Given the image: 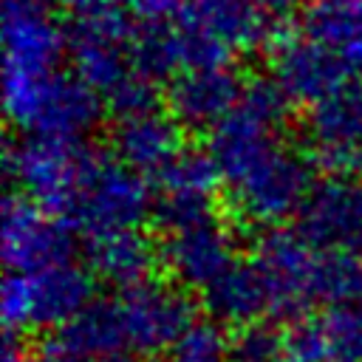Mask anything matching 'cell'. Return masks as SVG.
<instances>
[{
  "instance_id": "cell-1",
  "label": "cell",
  "mask_w": 362,
  "mask_h": 362,
  "mask_svg": "<svg viewBox=\"0 0 362 362\" xmlns=\"http://www.w3.org/2000/svg\"><path fill=\"white\" fill-rule=\"evenodd\" d=\"M212 156L240 221L274 226L300 212L314 178L308 156L280 139V127L238 105L209 130Z\"/></svg>"
},
{
  "instance_id": "cell-2",
  "label": "cell",
  "mask_w": 362,
  "mask_h": 362,
  "mask_svg": "<svg viewBox=\"0 0 362 362\" xmlns=\"http://www.w3.org/2000/svg\"><path fill=\"white\" fill-rule=\"evenodd\" d=\"M153 209L156 201L150 195L147 178L139 170L127 167L116 156L107 158L90 150L62 221L79 232L99 235L113 229H139Z\"/></svg>"
},
{
  "instance_id": "cell-3",
  "label": "cell",
  "mask_w": 362,
  "mask_h": 362,
  "mask_svg": "<svg viewBox=\"0 0 362 362\" xmlns=\"http://www.w3.org/2000/svg\"><path fill=\"white\" fill-rule=\"evenodd\" d=\"M93 272L76 263H57L40 272H8L0 288L6 334L28 328H62L93 300Z\"/></svg>"
},
{
  "instance_id": "cell-4",
  "label": "cell",
  "mask_w": 362,
  "mask_h": 362,
  "mask_svg": "<svg viewBox=\"0 0 362 362\" xmlns=\"http://www.w3.org/2000/svg\"><path fill=\"white\" fill-rule=\"evenodd\" d=\"M102 99L93 93L74 71H59L57 76L31 85L25 90L8 93L6 113L25 133L57 141H82V136L99 122Z\"/></svg>"
},
{
  "instance_id": "cell-5",
  "label": "cell",
  "mask_w": 362,
  "mask_h": 362,
  "mask_svg": "<svg viewBox=\"0 0 362 362\" xmlns=\"http://www.w3.org/2000/svg\"><path fill=\"white\" fill-rule=\"evenodd\" d=\"M308 158L322 173L356 175L362 170V79H348L308 105L303 119Z\"/></svg>"
},
{
  "instance_id": "cell-6",
  "label": "cell",
  "mask_w": 362,
  "mask_h": 362,
  "mask_svg": "<svg viewBox=\"0 0 362 362\" xmlns=\"http://www.w3.org/2000/svg\"><path fill=\"white\" fill-rule=\"evenodd\" d=\"M88 156L90 150L82 141L25 136L8 150V175L17 181L23 195L62 218L79 187Z\"/></svg>"
},
{
  "instance_id": "cell-7",
  "label": "cell",
  "mask_w": 362,
  "mask_h": 362,
  "mask_svg": "<svg viewBox=\"0 0 362 362\" xmlns=\"http://www.w3.org/2000/svg\"><path fill=\"white\" fill-rule=\"evenodd\" d=\"M0 249L8 272H40L74 257V226L51 218L28 195H8L3 204Z\"/></svg>"
},
{
  "instance_id": "cell-8",
  "label": "cell",
  "mask_w": 362,
  "mask_h": 362,
  "mask_svg": "<svg viewBox=\"0 0 362 362\" xmlns=\"http://www.w3.org/2000/svg\"><path fill=\"white\" fill-rule=\"evenodd\" d=\"M314 249L297 229H269L255 246V263L269 288V314L272 317H300L314 300Z\"/></svg>"
},
{
  "instance_id": "cell-9",
  "label": "cell",
  "mask_w": 362,
  "mask_h": 362,
  "mask_svg": "<svg viewBox=\"0 0 362 362\" xmlns=\"http://www.w3.org/2000/svg\"><path fill=\"white\" fill-rule=\"evenodd\" d=\"M297 232L314 249H359L362 181L356 175L322 173L297 212Z\"/></svg>"
},
{
  "instance_id": "cell-10",
  "label": "cell",
  "mask_w": 362,
  "mask_h": 362,
  "mask_svg": "<svg viewBox=\"0 0 362 362\" xmlns=\"http://www.w3.org/2000/svg\"><path fill=\"white\" fill-rule=\"evenodd\" d=\"M119 305L124 317L127 348L139 354H156L161 348H170L195 320L192 300L181 288L156 280L124 288Z\"/></svg>"
},
{
  "instance_id": "cell-11",
  "label": "cell",
  "mask_w": 362,
  "mask_h": 362,
  "mask_svg": "<svg viewBox=\"0 0 362 362\" xmlns=\"http://www.w3.org/2000/svg\"><path fill=\"white\" fill-rule=\"evenodd\" d=\"M175 23L209 42L229 62L235 54L255 51L272 37L269 11L257 0H187Z\"/></svg>"
},
{
  "instance_id": "cell-12",
  "label": "cell",
  "mask_w": 362,
  "mask_h": 362,
  "mask_svg": "<svg viewBox=\"0 0 362 362\" xmlns=\"http://www.w3.org/2000/svg\"><path fill=\"white\" fill-rule=\"evenodd\" d=\"M348 71L334 51L311 40L303 28L280 34L272 45V79L291 102L311 105L348 82Z\"/></svg>"
},
{
  "instance_id": "cell-13",
  "label": "cell",
  "mask_w": 362,
  "mask_h": 362,
  "mask_svg": "<svg viewBox=\"0 0 362 362\" xmlns=\"http://www.w3.org/2000/svg\"><path fill=\"white\" fill-rule=\"evenodd\" d=\"M161 266L187 288H206L235 263V240L221 218L170 232L161 243Z\"/></svg>"
},
{
  "instance_id": "cell-14",
  "label": "cell",
  "mask_w": 362,
  "mask_h": 362,
  "mask_svg": "<svg viewBox=\"0 0 362 362\" xmlns=\"http://www.w3.org/2000/svg\"><path fill=\"white\" fill-rule=\"evenodd\" d=\"M184 124L173 113L144 110L136 116L116 119L113 124V156L141 175H161L184 153Z\"/></svg>"
},
{
  "instance_id": "cell-15",
  "label": "cell",
  "mask_w": 362,
  "mask_h": 362,
  "mask_svg": "<svg viewBox=\"0 0 362 362\" xmlns=\"http://www.w3.org/2000/svg\"><path fill=\"white\" fill-rule=\"evenodd\" d=\"M243 79L229 68H192L170 79L167 107L184 127L212 130L240 99Z\"/></svg>"
},
{
  "instance_id": "cell-16",
  "label": "cell",
  "mask_w": 362,
  "mask_h": 362,
  "mask_svg": "<svg viewBox=\"0 0 362 362\" xmlns=\"http://www.w3.org/2000/svg\"><path fill=\"white\" fill-rule=\"evenodd\" d=\"M88 269L113 286L130 288L144 280H150V272L161 255L144 238L139 229H113V232H99L88 235Z\"/></svg>"
},
{
  "instance_id": "cell-17",
  "label": "cell",
  "mask_w": 362,
  "mask_h": 362,
  "mask_svg": "<svg viewBox=\"0 0 362 362\" xmlns=\"http://www.w3.org/2000/svg\"><path fill=\"white\" fill-rule=\"evenodd\" d=\"M204 308L221 325H252L269 314V288L255 260L232 263L204 288Z\"/></svg>"
},
{
  "instance_id": "cell-18",
  "label": "cell",
  "mask_w": 362,
  "mask_h": 362,
  "mask_svg": "<svg viewBox=\"0 0 362 362\" xmlns=\"http://www.w3.org/2000/svg\"><path fill=\"white\" fill-rule=\"evenodd\" d=\"M300 28L334 51L351 76L362 79V0H308Z\"/></svg>"
},
{
  "instance_id": "cell-19",
  "label": "cell",
  "mask_w": 362,
  "mask_h": 362,
  "mask_svg": "<svg viewBox=\"0 0 362 362\" xmlns=\"http://www.w3.org/2000/svg\"><path fill=\"white\" fill-rule=\"evenodd\" d=\"M54 339L90 359L119 354L122 348H127L122 305L113 300H90L76 317L57 328Z\"/></svg>"
},
{
  "instance_id": "cell-20",
  "label": "cell",
  "mask_w": 362,
  "mask_h": 362,
  "mask_svg": "<svg viewBox=\"0 0 362 362\" xmlns=\"http://www.w3.org/2000/svg\"><path fill=\"white\" fill-rule=\"evenodd\" d=\"M314 300L339 305L362 300V257L351 249H320L314 269Z\"/></svg>"
},
{
  "instance_id": "cell-21",
  "label": "cell",
  "mask_w": 362,
  "mask_h": 362,
  "mask_svg": "<svg viewBox=\"0 0 362 362\" xmlns=\"http://www.w3.org/2000/svg\"><path fill=\"white\" fill-rule=\"evenodd\" d=\"M328 362H362V300L331 305L322 317Z\"/></svg>"
},
{
  "instance_id": "cell-22",
  "label": "cell",
  "mask_w": 362,
  "mask_h": 362,
  "mask_svg": "<svg viewBox=\"0 0 362 362\" xmlns=\"http://www.w3.org/2000/svg\"><path fill=\"white\" fill-rule=\"evenodd\" d=\"M161 189L167 192H201V195H215L221 184V173L212 161L209 153L201 150H184L161 175H158Z\"/></svg>"
},
{
  "instance_id": "cell-23",
  "label": "cell",
  "mask_w": 362,
  "mask_h": 362,
  "mask_svg": "<svg viewBox=\"0 0 362 362\" xmlns=\"http://www.w3.org/2000/svg\"><path fill=\"white\" fill-rule=\"evenodd\" d=\"M153 215H156L158 226L164 229V235H170V232H181V229H189V226L218 218V209H215V195L161 189V195L156 198Z\"/></svg>"
},
{
  "instance_id": "cell-24",
  "label": "cell",
  "mask_w": 362,
  "mask_h": 362,
  "mask_svg": "<svg viewBox=\"0 0 362 362\" xmlns=\"http://www.w3.org/2000/svg\"><path fill=\"white\" fill-rule=\"evenodd\" d=\"M229 339L221 331V322L192 320L187 331L170 345V362H226Z\"/></svg>"
},
{
  "instance_id": "cell-25",
  "label": "cell",
  "mask_w": 362,
  "mask_h": 362,
  "mask_svg": "<svg viewBox=\"0 0 362 362\" xmlns=\"http://www.w3.org/2000/svg\"><path fill=\"white\" fill-rule=\"evenodd\" d=\"M283 337V362H328L325 322L308 314L288 320Z\"/></svg>"
},
{
  "instance_id": "cell-26",
  "label": "cell",
  "mask_w": 362,
  "mask_h": 362,
  "mask_svg": "<svg viewBox=\"0 0 362 362\" xmlns=\"http://www.w3.org/2000/svg\"><path fill=\"white\" fill-rule=\"evenodd\" d=\"M226 362H283V337L269 325H243L229 339Z\"/></svg>"
},
{
  "instance_id": "cell-27",
  "label": "cell",
  "mask_w": 362,
  "mask_h": 362,
  "mask_svg": "<svg viewBox=\"0 0 362 362\" xmlns=\"http://www.w3.org/2000/svg\"><path fill=\"white\" fill-rule=\"evenodd\" d=\"M116 3L136 23H167L178 17L187 0H116Z\"/></svg>"
},
{
  "instance_id": "cell-28",
  "label": "cell",
  "mask_w": 362,
  "mask_h": 362,
  "mask_svg": "<svg viewBox=\"0 0 362 362\" xmlns=\"http://www.w3.org/2000/svg\"><path fill=\"white\" fill-rule=\"evenodd\" d=\"M37 362H93V359L90 356H82V354H76V351H71L65 345H59L57 339H51L48 345H42Z\"/></svg>"
},
{
  "instance_id": "cell-29",
  "label": "cell",
  "mask_w": 362,
  "mask_h": 362,
  "mask_svg": "<svg viewBox=\"0 0 362 362\" xmlns=\"http://www.w3.org/2000/svg\"><path fill=\"white\" fill-rule=\"evenodd\" d=\"M57 6L68 8L71 17H85V14H96V11H105V8H113L119 6L116 0H54Z\"/></svg>"
},
{
  "instance_id": "cell-30",
  "label": "cell",
  "mask_w": 362,
  "mask_h": 362,
  "mask_svg": "<svg viewBox=\"0 0 362 362\" xmlns=\"http://www.w3.org/2000/svg\"><path fill=\"white\" fill-rule=\"evenodd\" d=\"M3 362H37L34 356H28L23 348H17L14 342H11V337H8V345H6V354H3Z\"/></svg>"
},
{
  "instance_id": "cell-31",
  "label": "cell",
  "mask_w": 362,
  "mask_h": 362,
  "mask_svg": "<svg viewBox=\"0 0 362 362\" xmlns=\"http://www.w3.org/2000/svg\"><path fill=\"white\" fill-rule=\"evenodd\" d=\"M266 11H288V8H294V6H305L308 0H257Z\"/></svg>"
},
{
  "instance_id": "cell-32",
  "label": "cell",
  "mask_w": 362,
  "mask_h": 362,
  "mask_svg": "<svg viewBox=\"0 0 362 362\" xmlns=\"http://www.w3.org/2000/svg\"><path fill=\"white\" fill-rule=\"evenodd\" d=\"M93 362H136V359L119 351V354H110V356H99V359H93Z\"/></svg>"
}]
</instances>
